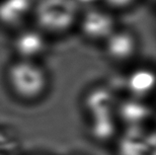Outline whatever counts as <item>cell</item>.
Instances as JSON below:
<instances>
[{"label": "cell", "instance_id": "obj_1", "mask_svg": "<svg viewBox=\"0 0 156 155\" xmlns=\"http://www.w3.org/2000/svg\"><path fill=\"white\" fill-rule=\"evenodd\" d=\"M81 11L76 0H37L32 19L48 37L60 36L77 26Z\"/></svg>", "mask_w": 156, "mask_h": 155}, {"label": "cell", "instance_id": "obj_2", "mask_svg": "<svg viewBox=\"0 0 156 155\" xmlns=\"http://www.w3.org/2000/svg\"><path fill=\"white\" fill-rule=\"evenodd\" d=\"M10 90L20 100L33 102L42 98L48 88V75L40 62L16 59L7 68Z\"/></svg>", "mask_w": 156, "mask_h": 155}, {"label": "cell", "instance_id": "obj_3", "mask_svg": "<svg viewBox=\"0 0 156 155\" xmlns=\"http://www.w3.org/2000/svg\"><path fill=\"white\" fill-rule=\"evenodd\" d=\"M76 27L89 42L103 44L118 25L114 12L99 5L82 10Z\"/></svg>", "mask_w": 156, "mask_h": 155}, {"label": "cell", "instance_id": "obj_4", "mask_svg": "<svg viewBox=\"0 0 156 155\" xmlns=\"http://www.w3.org/2000/svg\"><path fill=\"white\" fill-rule=\"evenodd\" d=\"M48 48V40L46 34L35 26L23 27L17 30L12 40V50L16 59L40 62Z\"/></svg>", "mask_w": 156, "mask_h": 155}, {"label": "cell", "instance_id": "obj_5", "mask_svg": "<svg viewBox=\"0 0 156 155\" xmlns=\"http://www.w3.org/2000/svg\"><path fill=\"white\" fill-rule=\"evenodd\" d=\"M103 44L106 55L117 63L129 62L136 55L138 51V40L134 33L119 27Z\"/></svg>", "mask_w": 156, "mask_h": 155}, {"label": "cell", "instance_id": "obj_6", "mask_svg": "<svg viewBox=\"0 0 156 155\" xmlns=\"http://www.w3.org/2000/svg\"><path fill=\"white\" fill-rule=\"evenodd\" d=\"M117 155H155V136L144 126L126 128L118 139Z\"/></svg>", "mask_w": 156, "mask_h": 155}, {"label": "cell", "instance_id": "obj_7", "mask_svg": "<svg viewBox=\"0 0 156 155\" xmlns=\"http://www.w3.org/2000/svg\"><path fill=\"white\" fill-rule=\"evenodd\" d=\"M34 3L31 0H0V26L16 31L25 27L32 18Z\"/></svg>", "mask_w": 156, "mask_h": 155}, {"label": "cell", "instance_id": "obj_8", "mask_svg": "<svg viewBox=\"0 0 156 155\" xmlns=\"http://www.w3.org/2000/svg\"><path fill=\"white\" fill-rule=\"evenodd\" d=\"M117 112L120 120L126 128L145 126V123L152 116V109L144 100L129 98L117 105Z\"/></svg>", "mask_w": 156, "mask_h": 155}, {"label": "cell", "instance_id": "obj_9", "mask_svg": "<svg viewBox=\"0 0 156 155\" xmlns=\"http://www.w3.org/2000/svg\"><path fill=\"white\" fill-rule=\"evenodd\" d=\"M154 84V72L146 67L133 69L126 79V86L130 97L139 100H145L152 94Z\"/></svg>", "mask_w": 156, "mask_h": 155}, {"label": "cell", "instance_id": "obj_10", "mask_svg": "<svg viewBox=\"0 0 156 155\" xmlns=\"http://www.w3.org/2000/svg\"><path fill=\"white\" fill-rule=\"evenodd\" d=\"M85 110L90 117L114 114L117 101L112 91L106 87H97L90 91L84 100Z\"/></svg>", "mask_w": 156, "mask_h": 155}, {"label": "cell", "instance_id": "obj_11", "mask_svg": "<svg viewBox=\"0 0 156 155\" xmlns=\"http://www.w3.org/2000/svg\"><path fill=\"white\" fill-rule=\"evenodd\" d=\"M89 133L96 142L107 143L117 138L118 125L114 114L92 117L89 125Z\"/></svg>", "mask_w": 156, "mask_h": 155}, {"label": "cell", "instance_id": "obj_12", "mask_svg": "<svg viewBox=\"0 0 156 155\" xmlns=\"http://www.w3.org/2000/svg\"><path fill=\"white\" fill-rule=\"evenodd\" d=\"M137 0H102V6L108 8L111 11H120L129 9Z\"/></svg>", "mask_w": 156, "mask_h": 155}, {"label": "cell", "instance_id": "obj_13", "mask_svg": "<svg viewBox=\"0 0 156 155\" xmlns=\"http://www.w3.org/2000/svg\"><path fill=\"white\" fill-rule=\"evenodd\" d=\"M76 2L81 8V10L102 5V0H76Z\"/></svg>", "mask_w": 156, "mask_h": 155}, {"label": "cell", "instance_id": "obj_14", "mask_svg": "<svg viewBox=\"0 0 156 155\" xmlns=\"http://www.w3.org/2000/svg\"><path fill=\"white\" fill-rule=\"evenodd\" d=\"M31 1H33V2H35V1H37V0H31Z\"/></svg>", "mask_w": 156, "mask_h": 155}]
</instances>
